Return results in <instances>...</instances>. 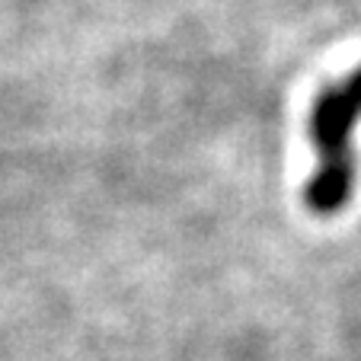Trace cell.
<instances>
[{
  "instance_id": "cell-1",
  "label": "cell",
  "mask_w": 361,
  "mask_h": 361,
  "mask_svg": "<svg viewBox=\"0 0 361 361\" xmlns=\"http://www.w3.org/2000/svg\"><path fill=\"white\" fill-rule=\"evenodd\" d=\"M361 122V68L333 80L310 109V141L317 150V170L304 185V204L317 218H333L355 192L352 131Z\"/></svg>"
}]
</instances>
